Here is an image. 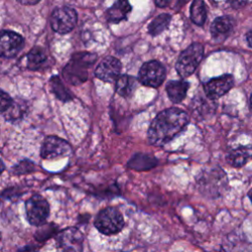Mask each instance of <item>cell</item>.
<instances>
[{"mask_svg": "<svg viewBox=\"0 0 252 252\" xmlns=\"http://www.w3.org/2000/svg\"><path fill=\"white\" fill-rule=\"evenodd\" d=\"M72 152L69 143L56 136H48L44 139L41 149L40 157L44 159H54L56 158L65 157Z\"/></svg>", "mask_w": 252, "mask_h": 252, "instance_id": "9", "label": "cell"}, {"mask_svg": "<svg viewBox=\"0 0 252 252\" xmlns=\"http://www.w3.org/2000/svg\"><path fill=\"white\" fill-rule=\"evenodd\" d=\"M230 6L234 9H240L247 3V0H228Z\"/></svg>", "mask_w": 252, "mask_h": 252, "instance_id": "28", "label": "cell"}, {"mask_svg": "<svg viewBox=\"0 0 252 252\" xmlns=\"http://www.w3.org/2000/svg\"><path fill=\"white\" fill-rule=\"evenodd\" d=\"M131 9L132 7L129 0H116L115 3L107 9L106 19L109 23H119L127 18Z\"/></svg>", "mask_w": 252, "mask_h": 252, "instance_id": "15", "label": "cell"}, {"mask_svg": "<svg viewBox=\"0 0 252 252\" xmlns=\"http://www.w3.org/2000/svg\"><path fill=\"white\" fill-rule=\"evenodd\" d=\"M4 169H5V164H4V162L2 161V159L0 158V174L4 171Z\"/></svg>", "mask_w": 252, "mask_h": 252, "instance_id": "32", "label": "cell"}, {"mask_svg": "<svg viewBox=\"0 0 252 252\" xmlns=\"http://www.w3.org/2000/svg\"><path fill=\"white\" fill-rule=\"evenodd\" d=\"M28 110V105L26 101L22 99H13L11 104L2 112L4 118L7 121L15 122L24 117Z\"/></svg>", "mask_w": 252, "mask_h": 252, "instance_id": "17", "label": "cell"}, {"mask_svg": "<svg viewBox=\"0 0 252 252\" xmlns=\"http://www.w3.org/2000/svg\"><path fill=\"white\" fill-rule=\"evenodd\" d=\"M77 13L69 6H60L54 9L50 17V25L54 32L67 33L71 32L77 24Z\"/></svg>", "mask_w": 252, "mask_h": 252, "instance_id": "7", "label": "cell"}, {"mask_svg": "<svg viewBox=\"0 0 252 252\" xmlns=\"http://www.w3.org/2000/svg\"><path fill=\"white\" fill-rule=\"evenodd\" d=\"M24 46V38L21 34L12 31L0 32V57L13 58Z\"/></svg>", "mask_w": 252, "mask_h": 252, "instance_id": "10", "label": "cell"}, {"mask_svg": "<svg viewBox=\"0 0 252 252\" xmlns=\"http://www.w3.org/2000/svg\"><path fill=\"white\" fill-rule=\"evenodd\" d=\"M234 21L229 16L218 17L211 25L212 37L220 42L223 41L233 31Z\"/></svg>", "mask_w": 252, "mask_h": 252, "instance_id": "14", "label": "cell"}, {"mask_svg": "<svg viewBox=\"0 0 252 252\" xmlns=\"http://www.w3.org/2000/svg\"><path fill=\"white\" fill-rule=\"evenodd\" d=\"M17 1L23 5H34L38 3L40 0H17Z\"/></svg>", "mask_w": 252, "mask_h": 252, "instance_id": "29", "label": "cell"}, {"mask_svg": "<svg viewBox=\"0 0 252 252\" xmlns=\"http://www.w3.org/2000/svg\"><path fill=\"white\" fill-rule=\"evenodd\" d=\"M49 84H50L52 93L61 101L66 102L73 98L72 94L65 88V86L63 85V83L61 82V80L59 79L58 76H52L49 80Z\"/></svg>", "mask_w": 252, "mask_h": 252, "instance_id": "23", "label": "cell"}, {"mask_svg": "<svg viewBox=\"0 0 252 252\" xmlns=\"http://www.w3.org/2000/svg\"><path fill=\"white\" fill-rule=\"evenodd\" d=\"M116 81V93L123 97H129L136 89V79L130 75L118 76Z\"/></svg>", "mask_w": 252, "mask_h": 252, "instance_id": "20", "label": "cell"}, {"mask_svg": "<svg viewBox=\"0 0 252 252\" xmlns=\"http://www.w3.org/2000/svg\"><path fill=\"white\" fill-rule=\"evenodd\" d=\"M227 183L225 172L219 167L203 170L197 178V185L202 194L213 198L220 196L226 190Z\"/></svg>", "mask_w": 252, "mask_h": 252, "instance_id": "3", "label": "cell"}, {"mask_svg": "<svg viewBox=\"0 0 252 252\" xmlns=\"http://www.w3.org/2000/svg\"><path fill=\"white\" fill-rule=\"evenodd\" d=\"M158 160L149 155L145 154H137L132 157V158L128 161V166L135 170H148L157 165Z\"/></svg>", "mask_w": 252, "mask_h": 252, "instance_id": "19", "label": "cell"}, {"mask_svg": "<svg viewBox=\"0 0 252 252\" xmlns=\"http://www.w3.org/2000/svg\"><path fill=\"white\" fill-rule=\"evenodd\" d=\"M204 56V47L199 42H194L190 44L186 49H184L177 61H176V71L181 78H187L191 76Z\"/></svg>", "mask_w": 252, "mask_h": 252, "instance_id": "4", "label": "cell"}, {"mask_svg": "<svg viewBox=\"0 0 252 252\" xmlns=\"http://www.w3.org/2000/svg\"><path fill=\"white\" fill-rule=\"evenodd\" d=\"M189 116L187 112L180 108H168L160 111L153 119L148 130L149 144L160 147L178 134H180L187 126Z\"/></svg>", "mask_w": 252, "mask_h": 252, "instance_id": "1", "label": "cell"}, {"mask_svg": "<svg viewBox=\"0 0 252 252\" xmlns=\"http://www.w3.org/2000/svg\"><path fill=\"white\" fill-rule=\"evenodd\" d=\"M26 216L32 225L40 226L45 223L49 216V204L40 195H33L26 201Z\"/></svg>", "mask_w": 252, "mask_h": 252, "instance_id": "6", "label": "cell"}, {"mask_svg": "<svg viewBox=\"0 0 252 252\" xmlns=\"http://www.w3.org/2000/svg\"><path fill=\"white\" fill-rule=\"evenodd\" d=\"M250 158V150L247 147L239 146L228 152L226 161L233 167L243 166Z\"/></svg>", "mask_w": 252, "mask_h": 252, "instance_id": "18", "label": "cell"}, {"mask_svg": "<svg viewBox=\"0 0 252 252\" xmlns=\"http://www.w3.org/2000/svg\"><path fill=\"white\" fill-rule=\"evenodd\" d=\"M138 79L144 86L158 88L165 79V68L158 61H148L141 66Z\"/></svg>", "mask_w": 252, "mask_h": 252, "instance_id": "8", "label": "cell"}, {"mask_svg": "<svg viewBox=\"0 0 252 252\" xmlns=\"http://www.w3.org/2000/svg\"><path fill=\"white\" fill-rule=\"evenodd\" d=\"M12 97L4 91L0 90V112H3L12 102Z\"/></svg>", "mask_w": 252, "mask_h": 252, "instance_id": "27", "label": "cell"}, {"mask_svg": "<svg viewBox=\"0 0 252 252\" xmlns=\"http://www.w3.org/2000/svg\"><path fill=\"white\" fill-rule=\"evenodd\" d=\"M169 1H170V0H155V3H156V5H157L158 7L163 8V7H165V6L168 4Z\"/></svg>", "mask_w": 252, "mask_h": 252, "instance_id": "30", "label": "cell"}, {"mask_svg": "<svg viewBox=\"0 0 252 252\" xmlns=\"http://www.w3.org/2000/svg\"><path fill=\"white\" fill-rule=\"evenodd\" d=\"M121 67V63L117 58L107 56L99 62L94 71V75L103 82L112 83L119 76Z\"/></svg>", "mask_w": 252, "mask_h": 252, "instance_id": "13", "label": "cell"}, {"mask_svg": "<svg viewBox=\"0 0 252 252\" xmlns=\"http://www.w3.org/2000/svg\"><path fill=\"white\" fill-rule=\"evenodd\" d=\"M170 20H171V17L168 14L158 15L149 25V27H148L149 33L153 36H156V35L161 33L164 30L167 29V27L170 23Z\"/></svg>", "mask_w": 252, "mask_h": 252, "instance_id": "24", "label": "cell"}, {"mask_svg": "<svg viewBox=\"0 0 252 252\" xmlns=\"http://www.w3.org/2000/svg\"><path fill=\"white\" fill-rule=\"evenodd\" d=\"M34 169H35V164L32 160L23 159L13 166L12 171L14 174H27L34 171Z\"/></svg>", "mask_w": 252, "mask_h": 252, "instance_id": "25", "label": "cell"}, {"mask_svg": "<svg viewBox=\"0 0 252 252\" xmlns=\"http://www.w3.org/2000/svg\"><path fill=\"white\" fill-rule=\"evenodd\" d=\"M1 237H2V235H1V232H0V240H1Z\"/></svg>", "mask_w": 252, "mask_h": 252, "instance_id": "33", "label": "cell"}, {"mask_svg": "<svg viewBox=\"0 0 252 252\" xmlns=\"http://www.w3.org/2000/svg\"><path fill=\"white\" fill-rule=\"evenodd\" d=\"M57 245L64 251H81L83 250V234L76 227H68L58 233L56 237Z\"/></svg>", "mask_w": 252, "mask_h": 252, "instance_id": "12", "label": "cell"}, {"mask_svg": "<svg viewBox=\"0 0 252 252\" xmlns=\"http://www.w3.org/2000/svg\"><path fill=\"white\" fill-rule=\"evenodd\" d=\"M51 226H52V224L44 225L42 228L38 229L37 232L35 233V238L38 241H44L45 239L49 238L53 234V231L55 228V227H51Z\"/></svg>", "mask_w": 252, "mask_h": 252, "instance_id": "26", "label": "cell"}, {"mask_svg": "<svg viewBox=\"0 0 252 252\" xmlns=\"http://www.w3.org/2000/svg\"><path fill=\"white\" fill-rule=\"evenodd\" d=\"M246 39H247V43H248V46L251 47V31H249L246 34Z\"/></svg>", "mask_w": 252, "mask_h": 252, "instance_id": "31", "label": "cell"}, {"mask_svg": "<svg viewBox=\"0 0 252 252\" xmlns=\"http://www.w3.org/2000/svg\"><path fill=\"white\" fill-rule=\"evenodd\" d=\"M234 84L232 75L224 74L211 79L204 85V91L211 99H217L225 94Z\"/></svg>", "mask_w": 252, "mask_h": 252, "instance_id": "11", "label": "cell"}, {"mask_svg": "<svg viewBox=\"0 0 252 252\" xmlns=\"http://www.w3.org/2000/svg\"><path fill=\"white\" fill-rule=\"evenodd\" d=\"M190 18L198 26H203L207 19V9L203 0H194L190 7Z\"/></svg>", "mask_w": 252, "mask_h": 252, "instance_id": "22", "label": "cell"}, {"mask_svg": "<svg viewBox=\"0 0 252 252\" xmlns=\"http://www.w3.org/2000/svg\"><path fill=\"white\" fill-rule=\"evenodd\" d=\"M94 226L102 234H115L123 228L124 219L117 208L107 207L96 215Z\"/></svg>", "mask_w": 252, "mask_h": 252, "instance_id": "5", "label": "cell"}, {"mask_svg": "<svg viewBox=\"0 0 252 252\" xmlns=\"http://www.w3.org/2000/svg\"><path fill=\"white\" fill-rule=\"evenodd\" d=\"M27 59H28V68L30 70H38L45 64L47 60V56L41 47L35 46L28 53Z\"/></svg>", "mask_w": 252, "mask_h": 252, "instance_id": "21", "label": "cell"}, {"mask_svg": "<svg viewBox=\"0 0 252 252\" xmlns=\"http://www.w3.org/2000/svg\"><path fill=\"white\" fill-rule=\"evenodd\" d=\"M189 86H190L189 83L187 81H184V80L168 82L166 87H165L168 98L173 103L181 102L186 96Z\"/></svg>", "mask_w": 252, "mask_h": 252, "instance_id": "16", "label": "cell"}, {"mask_svg": "<svg viewBox=\"0 0 252 252\" xmlns=\"http://www.w3.org/2000/svg\"><path fill=\"white\" fill-rule=\"evenodd\" d=\"M96 55L89 52H79L72 56L63 69L65 80L72 85H79L88 79V69L95 62Z\"/></svg>", "mask_w": 252, "mask_h": 252, "instance_id": "2", "label": "cell"}]
</instances>
